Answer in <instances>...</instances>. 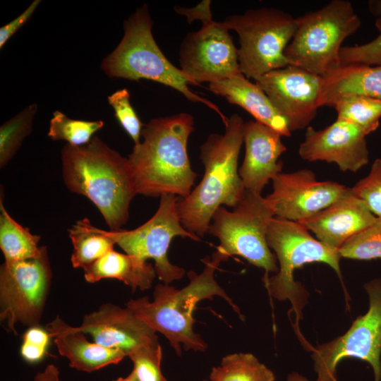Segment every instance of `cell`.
<instances>
[{
	"label": "cell",
	"instance_id": "6",
	"mask_svg": "<svg viewBox=\"0 0 381 381\" xmlns=\"http://www.w3.org/2000/svg\"><path fill=\"white\" fill-rule=\"evenodd\" d=\"M268 246L276 254L279 271L272 277H263L262 282L270 294L279 301L289 300L291 312L295 315L294 329L301 341L308 342L299 329L302 310L307 303L308 292L294 277L295 270L311 262H323L341 277L339 250L314 238L300 223L277 217L269 222L267 231Z\"/></svg>",
	"mask_w": 381,
	"mask_h": 381
},
{
	"label": "cell",
	"instance_id": "4",
	"mask_svg": "<svg viewBox=\"0 0 381 381\" xmlns=\"http://www.w3.org/2000/svg\"><path fill=\"white\" fill-rule=\"evenodd\" d=\"M205 268L200 274L188 272L189 283L181 289L165 284H158L153 291V300L147 296L131 299L126 307L155 332L164 334L178 356L181 344L186 351H204L207 346L200 334L193 331V312L197 303L214 296L224 298L241 316L240 309L218 284L214 272L223 262L214 252L212 257L202 260Z\"/></svg>",
	"mask_w": 381,
	"mask_h": 381
},
{
	"label": "cell",
	"instance_id": "13",
	"mask_svg": "<svg viewBox=\"0 0 381 381\" xmlns=\"http://www.w3.org/2000/svg\"><path fill=\"white\" fill-rule=\"evenodd\" d=\"M223 22L202 23L188 33L179 52L180 69L197 85L221 81L242 74L238 49Z\"/></svg>",
	"mask_w": 381,
	"mask_h": 381
},
{
	"label": "cell",
	"instance_id": "5",
	"mask_svg": "<svg viewBox=\"0 0 381 381\" xmlns=\"http://www.w3.org/2000/svg\"><path fill=\"white\" fill-rule=\"evenodd\" d=\"M152 21L147 4L138 8L123 23L124 35L116 49L102 62L109 78L131 80H150L170 87L193 102H200L216 111L224 123L226 117L219 107L193 92L196 85L164 55L152 33Z\"/></svg>",
	"mask_w": 381,
	"mask_h": 381
},
{
	"label": "cell",
	"instance_id": "37",
	"mask_svg": "<svg viewBox=\"0 0 381 381\" xmlns=\"http://www.w3.org/2000/svg\"><path fill=\"white\" fill-rule=\"evenodd\" d=\"M210 0H204L193 8H186L176 6L174 11L179 15L186 17L188 23L195 20H200L202 23L212 21Z\"/></svg>",
	"mask_w": 381,
	"mask_h": 381
},
{
	"label": "cell",
	"instance_id": "17",
	"mask_svg": "<svg viewBox=\"0 0 381 381\" xmlns=\"http://www.w3.org/2000/svg\"><path fill=\"white\" fill-rule=\"evenodd\" d=\"M78 328L104 347L124 352L126 356L143 346L159 344L156 332L128 308L102 304L87 315Z\"/></svg>",
	"mask_w": 381,
	"mask_h": 381
},
{
	"label": "cell",
	"instance_id": "27",
	"mask_svg": "<svg viewBox=\"0 0 381 381\" xmlns=\"http://www.w3.org/2000/svg\"><path fill=\"white\" fill-rule=\"evenodd\" d=\"M210 381H274L273 372L248 353L229 354L214 367Z\"/></svg>",
	"mask_w": 381,
	"mask_h": 381
},
{
	"label": "cell",
	"instance_id": "3",
	"mask_svg": "<svg viewBox=\"0 0 381 381\" xmlns=\"http://www.w3.org/2000/svg\"><path fill=\"white\" fill-rule=\"evenodd\" d=\"M224 124V134H210L200 146V157L205 167L202 179L188 196L177 202L181 224L199 238L207 234L217 208H234L245 190L238 169L244 122L234 114Z\"/></svg>",
	"mask_w": 381,
	"mask_h": 381
},
{
	"label": "cell",
	"instance_id": "32",
	"mask_svg": "<svg viewBox=\"0 0 381 381\" xmlns=\"http://www.w3.org/2000/svg\"><path fill=\"white\" fill-rule=\"evenodd\" d=\"M138 381H167L161 371L162 347L159 344L140 348L128 355Z\"/></svg>",
	"mask_w": 381,
	"mask_h": 381
},
{
	"label": "cell",
	"instance_id": "20",
	"mask_svg": "<svg viewBox=\"0 0 381 381\" xmlns=\"http://www.w3.org/2000/svg\"><path fill=\"white\" fill-rule=\"evenodd\" d=\"M59 353L69 361L70 367L92 373L121 362L126 353L90 342L78 327H72L59 316L46 325Z\"/></svg>",
	"mask_w": 381,
	"mask_h": 381
},
{
	"label": "cell",
	"instance_id": "2",
	"mask_svg": "<svg viewBox=\"0 0 381 381\" xmlns=\"http://www.w3.org/2000/svg\"><path fill=\"white\" fill-rule=\"evenodd\" d=\"M61 162L68 190L94 203L111 231L121 229L137 195L128 158L94 136L82 146L65 145Z\"/></svg>",
	"mask_w": 381,
	"mask_h": 381
},
{
	"label": "cell",
	"instance_id": "24",
	"mask_svg": "<svg viewBox=\"0 0 381 381\" xmlns=\"http://www.w3.org/2000/svg\"><path fill=\"white\" fill-rule=\"evenodd\" d=\"M0 197V248L5 261H21L41 255L45 246H39L40 236L13 219L6 211Z\"/></svg>",
	"mask_w": 381,
	"mask_h": 381
},
{
	"label": "cell",
	"instance_id": "12",
	"mask_svg": "<svg viewBox=\"0 0 381 381\" xmlns=\"http://www.w3.org/2000/svg\"><path fill=\"white\" fill-rule=\"evenodd\" d=\"M179 197L171 194L160 196L155 214L145 223L133 230L107 231L109 236L126 253L145 261L152 259L158 278L165 284L180 279L185 270L171 264L167 253L175 236L200 241V238L187 231L181 224L178 211Z\"/></svg>",
	"mask_w": 381,
	"mask_h": 381
},
{
	"label": "cell",
	"instance_id": "33",
	"mask_svg": "<svg viewBox=\"0 0 381 381\" xmlns=\"http://www.w3.org/2000/svg\"><path fill=\"white\" fill-rule=\"evenodd\" d=\"M109 104L112 107L115 117L130 135L134 145L140 143L141 122L130 103V95L127 89L119 90L108 97Z\"/></svg>",
	"mask_w": 381,
	"mask_h": 381
},
{
	"label": "cell",
	"instance_id": "38",
	"mask_svg": "<svg viewBox=\"0 0 381 381\" xmlns=\"http://www.w3.org/2000/svg\"><path fill=\"white\" fill-rule=\"evenodd\" d=\"M34 381H60L59 370L55 365H48L43 372L36 374Z\"/></svg>",
	"mask_w": 381,
	"mask_h": 381
},
{
	"label": "cell",
	"instance_id": "39",
	"mask_svg": "<svg viewBox=\"0 0 381 381\" xmlns=\"http://www.w3.org/2000/svg\"><path fill=\"white\" fill-rule=\"evenodd\" d=\"M286 381H310L306 377L297 373H291L288 375ZM319 381V380H316Z\"/></svg>",
	"mask_w": 381,
	"mask_h": 381
},
{
	"label": "cell",
	"instance_id": "36",
	"mask_svg": "<svg viewBox=\"0 0 381 381\" xmlns=\"http://www.w3.org/2000/svg\"><path fill=\"white\" fill-rule=\"evenodd\" d=\"M40 0H35L17 18L1 27L0 29V48L1 49L7 41L31 18L35 11L40 4Z\"/></svg>",
	"mask_w": 381,
	"mask_h": 381
},
{
	"label": "cell",
	"instance_id": "29",
	"mask_svg": "<svg viewBox=\"0 0 381 381\" xmlns=\"http://www.w3.org/2000/svg\"><path fill=\"white\" fill-rule=\"evenodd\" d=\"M103 126L102 120L73 119L56 110L50 120L47 135L54 140H65L68 145L82 146L87 144Z\"/></svg>",
	"mask_w": 381,
	"mask_h": 381
},
{
	"label": "cell",
	"instance_id": "21",
	"mask_svg": "<svg viewBox=\"0 0 381 381\" xmlns=\"http://www.w3.org/2000/svg\"><path fill=\"white\" fill-rule=\"evenodd\" d=\"M208 89L224 97L229 103L242 107L255 121L271 127L282 136L291 135L286 119L258 85L250 82L243 74L209 83Z\"/></svg>",
	"mask_w": 381,
	"mask_h": 381
},
{
	"label": "cell",
	"instance_id": "1",
	"mask_svg": "<svg viewBox=\"0 0 381 381\" xmlns=\"http://www.w3.org/2000/svg\"><path fill=\"white\" fill-rule=\"evenodd\" d=\"M193 125L187 113L152 119L145 125L143 140L128 157L137 195L188 196L197 177L187 153Z\"/></svg>",
	"mask_w": 381,
	"mask_h": 381
},
{
	"label": "cell",
	"instance_id": "11",
	"mask_svg": "<svg viewBox=\"0 0 381 381\" xmlns=\"http://www.w3.org/2000/svg\"><path fill=\"white\" fill-rule=\"evenodd\" d=\"M52 272L45 246L40 256L4 262L0 267V320L8 332L16 325H39L49 291Z\"/></svg>",
	"mask_w": 381,
	"mask_h": 381
},
{
	"label": "cell",
	"instance_id": "30",
	"mask_svg": "<svg viewBox=\"0 0 381 381\" xmlns=\"http://www.w3.org/2000/svg\"><path fill=\"white\" fill-rule=\"evenodd\" d=\"M341 258L358 260L381 259V217L354 235L339 248Z\"/></svg>",
	"mask_w": 381,
	"mask_h": 381
},
{
	"label": "cell",
	"instance_id": "34",
	"mask_svg": "<svg viewBox=\"0 0 381 381\" xmlns=\"http://www.w3.org/2000/svg\"><path fill=\"white\" fill-rule=\"evenodd\" d=\"M351 190L365 202L374 215L381 217V158L374 161L369 174Z\"/></svg>",
	"mask_w": 381,
	"mask_h": 381
},
{
	"label": "cell",
	"instance_id": "18",
	"mask_svg": "<svg viewBox=\"0 0 381 381\" xmlns=\"http://www.w3.org/2000/svg\"><path fill=\"white\" fill-rule=\"evenodd\" d=\"M282 135L257 121L244 123L245 157L238 169L244 189L261 194L265 186L282 172L280 156L286 151Z\"/></svg>",
	"mask_w": 381,
	"mask_h": 381
},
{
	"label": "cell",
	"instance_id": "7",
	"mask_svg": "<svg viewBox=\"0 0 381 381\" xmlns=\"http://www.w3.org/2000/svg\"><path fill=\"white\" fill-rule=\"evenodd\" d=\"M296 28L284 54L289 65L323 76L341 65L344 40L355 33L361 20L351 3L332 0L296 18Z\"/></svg>",
	"mask_w": 381,
	"mask_h": 381
},
{
	"label": "cell",
	"instance_id": "8",
	"mask_svg": "<svg viewBox=\"0 0 381 381\" xmlns=\"http://www.w3.org/2000/svg\"><path fill=\"white\" fill-rule=\"evenodd\" d=\"M274 217L265 198L244 190L243 194L229 211L220 206L212 217L207 233L217 237L219 245L215 251L223 260L238 255L250 264L265 271L277 273L279 267L267 241L270 220Z\"/></svg>",
	"mask_w": 381,
	"mask_h": 381
},
{
	"label": "cell",
	"instance_id": "16",
	"mask_svg": "<svg viewBox=\"0 0 381 381\" xmlns=\"http://www.w3.org/2000/svg\"><path fill=\"white\" fill-rule=\"evenodd\" d=\"M366 135L357 126L337 119L322 130L309 126L298 154L308 162L334 163L342 171L356 172L369 162Z\"/></svg>",
	"mask_w": 381,
	"mask_h": 381
},
{
	"label": "cell",
	"instance_id": "19",
	"mask_svg": "<svg viewBox=\"0 0 381 381\" xmlns=\"http://www.w3.org/2000/svg\"><path fill=\"white\" fill-rule=\"evenodd\" d=\"M365 202L349 193L313 216L298 221L318 240L339 250L350 238L376 221Z\"/></svg>",
	"mask_w": 381,
	"mask_h": 381
},
{
	"label": "cell",
	"instance_id": "28",
	"mask_svg": "<svg viewBox=\"0 0 381 381\" xmlns=\"http://www.w3.org/2000/svg\"><path fill=\"white\" fill-rule=\"evenodd\" d=\"M37 104H32L0 127V167L13 157L23 140L30 134Z\"/></svg>",
	"mask_w": 381,
	"mask_h": 381
},
{
	"label": "cell",
	"instance_id": "9",
	"mask_svg": "<svg viewBox=\"0 0 381 381\" xmlns=\"http://www.w3.org/2000/svg\"><path fill=\"white\" fill-rule=\"evenodd\" d=\"M223 23L239 37L240 70L255 81L264 74L289 65L284 52L296 28V18L271 7L229 16Z\"/></svg>",
	"mask_w": 381,
	"mask_h": 381
},
{
	"label": "cell",
	"instance_id": "31",
	"mask_svg": "<svg viewBox=\"0 0 381 381\" xmlns=\"http://www.w3.org/2000/svg\"><path fill=\"white\" fill-rule=\"evenodd\" d=\"M371 10L381 15V1H373ZM379 35L370 42L353 47H342L339 52L341 64L381 66V18L377 21Z\"/></svg>",
	"mask_w": 381,
	"mask_h": 381
},
{
	"label": "cell",
	"instance_id": "22",
	"mask_svg": "<svg viewBox=\"0 0 381 381\" xmlns=\"http://www.w3.org/2000/svg\"><path fill=\"white\" fill-rule=\"evenodd\" d=\"M322 77V107H332L339 97L349 95L381 99V66L341 64Z\"/></svg>",
	"mask_w": 381,
	"mask_h": 381
},
{
	"label": "cell",
	"instance_id": "35",
	"mask_svg": "<svg viewBox=\"0 0 381 381\" xmlns=\"http://www.w3.org/2000/svg\"><path fill=\"white\" fill-rule=\"evenodd\" d=\"M51 338L47 329L40 325L30 327L22 337L20 352L23 358L30 363L42 361L47 354Z\"/></svg>",
	"mask_w": 381,
	"mask_h": 381
},
{
	"label": "cell",
	"instance_id": "15",
	"mask_svg": "<svg viewBox=\"0 0 381 381\" xmlns=\"http://www.w3.org/2000/svg\"><path fill=\"white\" fill-rule=\"evenodd\" d=\"M272 188L265 199L274 217L294 222L313 216L351 190L334 181H319L309 169L281 172L273 179Z\"/></svg>",
	"mask_w": 381,
	"mask_h": 381
},
{
	"label": "cell",
	"instance_id": "14",
	"mask_svg": "<svg viewBox=\"0 0 381 381\" xmlns=\"http://www.w3.org/2000/svg\"><path fill=\"white\" fill-rule=\"evenodd\" d=\"M286 119L291 132L309 126L322 107V76L289 65L255 80Z\"/></svg>",
	"mask_w": 381,
	"mask_h": 381
},
{
	"label": "cell",
	"instance_id": "41",
	"mask_svg": "<svg viewBox=\"0 0 381 381\" xmlns=\"http://www.w3.org/2000/svg\"><path fill=\"white\" fill-rule=\"evenodd\" d=\"M204 381H207V380H204Z\"/></svg>",
	"mask_w": 381,
	"mask_h": 381
},
{
	"label": "cell",
	"instance_id": "40",
	"mask_svg": "<svg viewBox=\"0 0 381 381\" xmlns=\"http://www.w3.org/2000/svg\"><path fill=\"white\" fill-rule=\"evenodd\" d=\"M112 381H138L135 375L133 372H131L127 377H119L116 380H112Z\"/></svg>",
	"mask_w": 381,
	"mask_h": 381
},
{
	"label": "cell",
	"instance_id": "26",
	"mask_svg": "<svg viewBox=\"0 0 381 381\" xmlns=\"http://www.w3.org/2000/svg\"><path fill=\"white\" fill-rule=\"evenodd\" d=\"M337 111V120L357 126L366 135L375 131L381 118V99L349 95L339 97L332 105Z\"/></svg>",
	"mask_w": 381,
	"mask_h": 381
},
{
	"label": "cell",
	"instance_id": "10",
	"mask_svg": "<svg viewBox=\"0 0 381 381\" xmlns=\"http://www.w3.org/2000/svg\"><path fill=\"white\" fill-rule=\"evenodd\" d=\"M369 308L350 328L332 341L312 349L319 381H338L337 367L345 358H356L370 364L374 381H381V279L366 282Z\"/></svg>",
	"mask_w": 381,
	"mask_h": 381
},
{
	"label": "cell",
	"instance_id": "25",
	"mask_svg": "<svg viewBox=\"0 0 381 381\" xmlns=\"http://www.w3.org/2000/svg\"><path fill=\"white\" fill-rule=\"evenodd\" d=\"M73 250L71 257L75 268H84L114 249L116 244L107 231L91 224L87 218L78 220L68 230Z\"/></svg>",
	"mask_w": 381,
	"mask_h": 381
},
{
	"label": "cell",
	"instance_id": "23",
	"mask_svg": "<svg viewBox=\"0 0 381 381\" xmlns=\"http://www.w3.org/2000/svg\"><path fill=\"white\" fill-rule=\"evenodd\" d=\"M85 280L95 283L103 279H116L133 291L146 290L156 277L155 267L138 256L120 253L114 249L83 268Z\"/></svg>",
	"mask_w": 381,
	"mask_h": 381
}]
</instances>
